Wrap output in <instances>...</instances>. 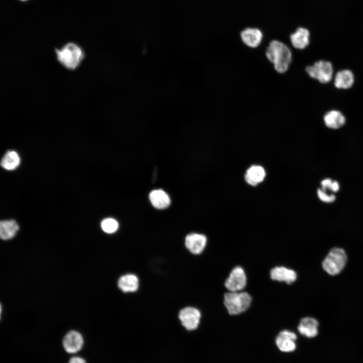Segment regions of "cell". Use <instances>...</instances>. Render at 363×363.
<instances>
[{
  "instance_id": "obj_1",
  "label": "cell",
  "mask_w": 363,
  "mask_h": 363,
  "mask_svg": "<svg viewBox=\"0 0 363 363\" xmlns=\"http://www.w3.org/2000/svg\"><path fill=\"white\" fill-rule=\"evenodd\" d=\"M267 59L273 64L274 69L279 73H284L288 69L292 59L289 48L281 41H271L266 50Z\"/></svg>"
},
{
  "instance_id": "obj_2",
  "label": "cell",
  "mask_w": 363,
  "mask_h": 363,
  "mask_svg": "<svg viewBox=\"0 0 363 363\" xmlns=\"http://www.w3.org/2000/svg\"><path fill=\"white\" fill-rule=\"evenodd\" d=\"M251 302V295L245 291H229L224 295L223 303L230 315H238L245 312Z\"/></svg>"
},
{
  "instance_id": "obj_3",
  "label": "cell",
  "mask_w": 363,
  "mask_h": 363,
  "mask_svg": "<svg viewBox=\"0 0 363 363\" xmlns=\"http://www.w3.org/2000/svg\"><path fill=\"white\" fill-rule=\"evenodd\" d=\"M55 52L60 63L70 70L76 69L84 57V53L81 47L72 42L66 44L60 49H56Z\"/></svg>"
},
{
  "instance_id": "obj_4",
  "label": "cell",
  "mask_w": 363,
  "mask_h": 363,
  "mask_svg": "<svg viewBox=\"0 0 363 363\" xmlns=\"http://www.w3.org/2000/svg\"><path fill=\"white\" fill-rule=\"evenodd\" d=\"M347 262V256L341 248H334L328 253L322 263L323 269L331 275L341 272Z\"/></svg>"
},
{
  "instance_id": "obj_5",
  "label": "cell",
  "mask_w": 363,
  "mask_h": 363,
  "mask_svg": "<svg viewBox=\"0 0 363 363\" xmlns=\"http://www.w3.org/2000/svg\"><path fill=\"white\" fill-rule=\"evenodd\" d=\"M308 75L323 84L329 82L332 78L333 68L328 61L319 60L306 68Z\"/></svg>"
},
{
  "instance_id": "obj_6",
  "label": "cell",
  "mask_w": 363,
  "mask_h": 363,
  "mask_svg": "<svg viewBox=\"0 0 363 363\" xmlns=\"http://www.w3.org/2000/svg\"><path fill=\"white\" fill-rule=\"evenodd\" d=\"M247 282V278L244 269L240 266H236L230 272L224 285L229 291H240L245 288Z\"/></svg>"
},
{
  "instance_id": "obj_7",
  "label": "cell",
  "mask_w": 363,
  "mask_h": 363,
  "mask_svg": "<svg viewBox=\"0 0 363 363\" xmlns=\"http://www.w3.org/2000/svg\"><path fill=\"white\" fill-rule=\"evenodd\" d=\"M201 318L200 312L193 307L185 308L178 314L182 325L188 331L195 330L198 327Z\"/></svg>"
},
{
  "instance_id": "obj_8",
  "label": "cell",
  "mask_w": 363,
  "mask_h": 363,
  "mask_svg": "<svg viewBox=\"0 0 363 363\" xmlns=\"http://www.w3.org/2000/svg\"><path fill=\"white\" fill-rule=\"evenodd\" d=\"M84 340L82 335L75 330L69 331L64 337L63 347L69 354H76L83 347Z\"/></svg>"
},
{
  "instance_id": "obj_9",
  "label": "cell",
  "mask_w": 363,
  "mask_h": 363,
  "mask_svg": "<svg viewBox=\"0 0 363 363\" xmlns=\"http://www.w3.org/2000/svg\"><path fill=\"white\" fill-rule=\"evenodd\" d=\"M296 339L297 336L294 332L288 330H284L278 333L275 342L276 346L281 351L288 353L295 350Z\"/></svg>"
},
{
  "instance_id": "obj_10",
  "label": "cell",
  "mask_w": 363,
  "mask_h": 363,
  "mask_svg": "<svg viewBox=\"0 0 363 363\" xmlns=\"http://www.w3.org/2000/svg\"><path fill=\"white\" fill-rule=\"evenodd\" d=\"M207 244V237L202 234L192 233L187 235L185 246L193 254H200L205 249Z\"/></svg>"
},
{
  "instance_id": "obj_11",
  "label": "cell",
  "mask_w": 363,
  "mask_h": 363,
  "mask_svg": "<svg viewBox=\"0 0 363 363\" xmlns=\"http://www.w3.org/2000/svg\"><path fill=\"white\" fill-rule=\"evenodd\" d=\"M243 43L249 47H257L263 39L262 31L257 28H247L240 34Z\"/></svg>"
},
{
  "instance_id": "obj_12",
  "label": "cell",
  "mask_w": 363,
  "mask_h": 363,
  "mask_svg": "<svg viewBox=\"0 0 363 363\" xmlns=\"http://www.w3.org/2000/svg\"><path fill=\"white\" fill-rule=\"evenodd\" d=\"M270 277L273 280L290 284L296 280L297 274L292 269L284 266H277L271 270Z\"/></svg>"
},
{
  "instance_id": "obj_13",
  "label": "cell",
  "mask_w": 363,
  "mask_h": 363,
  "mask_svg": "<svg viewBox=\"0 0 363 363\" xmlns=\"http://www.w3.org/2000/svg\"><path fill=\"white\" fill-rule=\"evenodd\" d=\"M318 322L314 318L305 317L301 319L297 327L299 333L308 338H314L318 334Z\"/></svg>"
},
{
  "instance_id": "obj_14",
  "label": "cell",
  "mask_w": 363,
  "mask_h": 363,
  "mask_svg": "<svg viewBox=\"0 0 363 363\" xmlns=\"http://www.w3.org/2000/svg\"><path fill=\"white\" fill-rule=\"evenodd\" d=\"M310 35V32L307 29L298 28L290 36L291 43L295 48L303 49L309 44Z\"/></svg>"
},
{
  "instance_id": "obj_15",
  "label": "cell",
  "mask_w": 363,
  "mask_h": 363,
  "mask_svg": "<svg viewBox=\"0 0 363 363\" xmlns=\"http://www.w3.org/2000/svg\"><path fill=\"white\" fill-rule=\"evenodd\" d=\"M265 176L264 168L260 165H254L247 169L245 178L248 184L255 186L263 181Z\"/></svg>"
},
{
  "instance_id": "obj_16",
  "label": "cell",
  "mask_w": 363,
  "mask_h": 363,
  "mask_svg": "<svg viewBox=\"0 0 363 363\" xmlns=\"http://www.w3.org/2000/svg\"><path fill=\"white\" fill-rule=\"evenodd\" d=\"M323 119L325 125L332 129H337L342 127L346 122L344 115L337 110H332L327 112L324 115Z\"/></svg>"
},
{
  "instance_id": "obj_17",
  "label": "cell",
  "mask_w": 363,
  "mask_h": 363,
  "mask_svg": "<svg viewBox=\"0 0 363 363\" xmlns=\"http://www.w3.org/2000/svg\"><path fill=\"white\" fill-rule=\"evenodd\" d=\"M354 82V75L349 70L338 71L334 78V85L338 89H347L351 88Z\"/></svg>"
},
{
  "instance_id": "obj_18",
  "label": "cell",
  "mask_w": 363,
  "mask_h": 363,
  "mask_svg": "<svg viewBox=\"0 0 363 363\" xmlns=\"http://www.w3.org/2000/svg\"><path fill=\"white\" fill-rule=\"evenodd\" d=\"M149 199L152 205L159 209L167 207L170 203L169 196L162 190H155L151 192Z\"/></svg>"
},
{
  "instance_id": "obj_19",
  "label": "cell",
  "mask_w": 363,
  "mask_h": 363,
  "mask_svg": "<svg viewBox=\"0 0 363 363\" xmlns=\"http://www.w3.org/2000/svg\"><path fill=\"white\" fill-rule=\"evenodd\" d=\"M118 286L124 292H135L139 287L138 278L134 274L124 275L118 279Z\"/></svg>"
},
{
  "instance_id": "obj_20",
  "label": "cell",
  "mask_w": 363,
  "mask_h": 363,
  "mask_svg": "<svg viewBox=\"0 0 363 363\" xmlns=\"http://www.w3.org/2000/svg\"><path fill=\"white\" fill-rule=\"evenodd\" d=\"M19 227L14 220H4L0 223V236L2 239L12 238L19 230Z\"/></svg>"
},
{
  "instance_id": "obj_21",
  "label": "cell",
  "mask_w": 363,
  "mask_h": 363,
  "mask_svg": "<svg viewBox=\"0 0 363 363\" xmlns=\"http://www.w3.org/2000/svg\"><path fill=\"white\" fill-rule=\"evenodd\" d=\"M20 159L18 153L14 151L7 152L1 161V166L7 170H14L20 164Z\"/></svg>"
},
{
  "instance_id": "obj_22",
  "label": "cell",
  "mask_w": 363,
  "mask_h": 363,
  "mask_svg": "<svg viewBox=\"0 0 363 363\" xmlns=\"http://www.w3.org/2000/svg\"><path fill=\"white\" fill-rule=\"evenodd\" d=\"M101 227L104 232L107 233H112L117 230L118 224L116 220L111 218H107L102 221Z\"/></svg>"
},
{
  "instance_id": "obj_23",
  "label": "cell",
  "mask_w": 363,
  "mask_h": 363,
  "mask_svg": "<svg viewBox=\"0 0 363 363\" xmlns=\"http://www.w3.org/2000/svg\"><path fill=\"white\" fill-rule=\"evenodd\" d=\"M321 190L327 193V190L333 192H337L339 189V185L337 181H333L330 178H326L321 183Z\"/></svg>"
},
{
  "instance_id": "obj_24",
  "label": "cell",
  "mask_w": 363,
  "mask_h": 363,
  "mask_svg": "<svg viewBox=\"0 0 363 363\" xmlns=\"http://www.w3.org/2000/svg\"><path fill=\"white\" fill-rule=\"evenodd\" d=\"M317 195L320 200L326 203L333 202L336 198L334 195H328L326 192H324L320 189L318 190Z\"/></svg>"
},
{
  "instance_id": "obj_25",
  "label": "cell",
  "mask_w": 363,
  "mask_h": 363,
  "mask_svg": "<svg viewBox=\"0 0 363 363\" xmlns=\"http://www.w3.org/2000/svg\"><path fill=\"white\" fill-rule=\"evenodd\" d=\"M68 363H87L86 360L79 356H74L70 358Z\"/></svg>"
},
{
  "instance_id": "obj_26",
  "label": "cell",
  "mask_w": 363,
  "mask_h": 363,
  "mask_svg": "<svg viewBox=\"0 0 363 363\" xmlns=\"http://www.w3.org/2000/svg\"><path fill=\"white\" fill-rule=\"evenodd\" d=\"M21 1H26V0H21Z\"/></svg>"
}]
</instances>
